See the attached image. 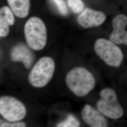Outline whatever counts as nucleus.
Instances as JSON below:
<instances>
[{
  "mask_svg": "<svg viewBox=\"0 0 127 127\" xmlns=\"http://www.w3.org/2000/svg\"><path fill=\"white\" fill-rule=\"evenodd\" d=\"M67 3L70 9L75 13H79L84 8V3L82 0H67Z\"/></svg>",
  "mask_w": 127,
  "mask_h": 127,
  "instance_id": "14",
  "label": "nucleus"
},
{
  "mask_svg": "<svg viewBox=\"0 0 127 127\" xmlns=\"http://www.w3.org/2000/svg\"><path fill=\"white\" fill-rule=\"evenodd\" d=\"M0 127H27L26 123L24 122H14V123H1Z\"/></svg>",
  "mask_w": 127,
  "mask_h": 127,
  "instance_id": "16",
  "label": "nucleus"
},
{
  "mask_svg": "<svg viewBox=\"0 0 127 127\" xmlns=\"http://www.w3.org/2000/svg\"><path fill=\"white\" fill-rule=\"evenodd\" d=\"M12 10L9 7L4 6L0 9V36H7L9 32V27L15 23Z\"/></svg>",
  "mask_w": 127,
  "mask_h": 127,
  "instance_id": "11",
  "label": "nucleus"
},
{
  "mask_svg": "<svg viewBox=\"0 0 127 127\" xmlns=\"http://www.w3.org/2000/svg\"><path fill=\"white\" fill-rule=\"evenodd\" d=\"M106 19V16L102 11L86 8L77 17L78 23L84 28L101 26Z\"/></svg>",
  "mask_w": 127,
  "mask_h": 127,
  "instance_id": "8",
  "label": "nucleus"
},
{
  "mask_svg": "<svg viewBox=\"0 0 127 127\" xmlns=\"http://www.w3.org/2000/svg\"><path fill=\"white\" fill-rule=\"evenodd\" d=\"M82 118L90 127H107L108 123L105 116L97 109L86 104L81 112Z\"/></svg>",
  "mask_w": 127,
  "mask_h": 127,
  "instance_id": "9",
  "label": "nucleus"
},
{
  "mask_svg": "<svg viewBox=\"0 0 127 127\" xmlns=\"http://www.w3.org/2000/svg\"><path fill=\"white\" fill-rule=\"evenodd\" d=\"M55 64L49 57L41 58L33 66L28 76L29 83L32 86L42 88L50 82L53 76Z\"/></svg>",
  "mask_w": 127,
  "mask_h": 127,
  "instance_id": "4",
  "label": "nucleus"
},
{
  "mask_svg": "<svg viewBox=\"0 0 127 127\" xmlns=\"http://www.w3.org/2000/svg\"><path fill=\"white\" fill-rule=\"evenodd\" d=\"M9 56L11 61L21 62L27 69L31 67L34 60L32 52L27 46L23 43L14 46L10 50Z\"/></svg>",
  "mask_w": 127,
  "mask_h": 127,
  "instance_id": "10",
  "label": "nucleus"
},
{
  "mask_svg": "<svg viewBox=\"0 0 127 127\" xmlns=\"http://www.w3.org/2000/svg\"><path fill=\"white\" fill-rule=\"evenodd\" d=\"M24 34L27 45L33 50H41L47 43V29L41 18L32 17L25 24Z\"/></svg>",
  "mask_w": 127,
  "mask_h": 127,
  "instance_id": "2",
  "label": "nucleus"
},
{
  "mask_svg": "<svg viewBox=\"0 0 127 127\" xmlns=\"http://www.w3.org/2000/svg\"><path fill=\"white\" fill-rule=\"evenodd\" d=\"M80 123L79 120L72 114H68L63 121L59 123L56 127H80Z\"/></svg>",
  "mask_w": 127,
  "mask_h": 127,
  "instance_id": "13",
  "label": "nucleus"
},
{
  "mask_svg": "<svg viewBox=\"0 0 127 127\" xmlns=\"http://www.w3.org/2000/svg\"><path fill=\"white\" fill-rule=\"evenodd\" d=\"M127 17L124 14H119L112 21L113 30L109 36V40L117 44L127 45Z\"/></svg>",
  "mask_w": 127,
  "mask_h": 127,
  "instance_id": "7",
  "label": "nucleus"
},
{
  "mask_svg": "<svg viewBox=\"0 0 127 127\" xmlns=\"http://www.w3.org/2000/svg\"><path fill=\"white\" fill-rule=\"evenodd\" d=\"M100 98L96 103V108L105 117L113 120H118L124 115V110L118 100L115 91L106 88L99 93Z\"/></svg>",
  "mask_w": 127,
  "mask_h": 127,
  "instance_id": "3",
  "label": "nucleus"
},
{
  "mask_svg": "<svg viewBox=\"0 0 127 127\" xmlns=\"http://www.w3.org/2000/svg\"><path fill=\"white\" fill-rule=\"evenodd\" d=\"M65 82L69 90L78 97L87 95L95 85L93 74L82 67H76L70 70L66 75Z\"/></svg>",
  "mask_w": 127,
  "mask_h": 127,
  "instance_id": "1",
  "label": "nucleus"
},
{
  "mask_svg": "<svg viewBox=\"0 0 127 127\" xmlns=\"http://www.w3.org/2000/svg\"><path fill=\"white\" fill-rule=\"evenodd\" d=\"M95 54L102 59L107 65L119 67L123 59L122 51L113 41L105 38H99L94 45Z\"/></svg>",
  "mask_w": 127,
  "mask_h": 127,
  "instance_id": "5",
  "label": "nucleus"
},
{
  "mask_svg": "<svg viewBox=\"0 0 127 127\" xmlns=\"http://www.w3.org/2000/svg\"><path fill=\"white\" fill-rule=\"evenodd\" d=\"M56 5L60 13L66 16L68 13V9L64 0H52Z\"/></svg>",
  "mask_w": 127,
  "mask_h": 127,
  "instance_id": "15",
  "label": "nucleus"
},
{
  "mask_svg": "<svg viewBox=\"0 0 127 127\" xmlns=\"http://www.w3.org/2000/svg\"><path fill=\"white\" fill-rule=\"evenodd\" d=\"M10 8L19 18L27 17L30 7V0H7Z\"/></svg>",
  "mask_w": 127,
  "mask_h": 127,
  "instance_id": "12",
  "label": "nucleus"
},
{
  "mask_svg": "<svg viewBox=\"0 0 127 127\" xmlns=\"http://www.w3.org/2000/svg\"><path fill=\"white\" fill-rule=\"evenodd\" d=\"M0 114L7 121L18 122L27 115V109L24 104L16 98L3 95L0 98Z\"/></svg>",
  "mask_w": 127,
  "mask_h": 127,
  "instance_id": "6",
  "label": "nucleus"
}]
</instances>
